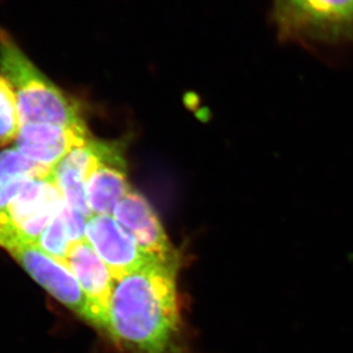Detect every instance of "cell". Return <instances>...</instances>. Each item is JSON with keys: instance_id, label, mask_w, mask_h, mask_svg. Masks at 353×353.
Listing matches in <instances>:
<instances>
[{"instance_id": "obj_1", "label": "cell", "mask_w": 353, "mask_h": 353, "mask_svg": "<svg viewBox=\"0 0 353 353\" xmlns=\"http://www.w3.org/2000/svg\"><path fill=\"white\" fill-rule=\"evenodd\" d=\"M181 259L154 260L116 281L108 314L111 340L128 353H188L177 276Z\"/></svg>"}, {"instance_id": "obj_2", "label": "cell", "mask_w": 353, "mask_h": 353, "mask_svg": "<svg viewBox=\"0 0 353 353\" xmlns=\"http://www.w3.org/2000/svg\"><path fill=\"white\" fill-rule=\"evenodd\" d=\"M0 72L17 95L21 126L85 123L78 104L36 67L3 29H0Z\"/></svg>"}, {"instance_id": "obj_3", "label": "cell", "mask_w": 353, "mask_h": 353, "mask_svg": "<svg viewBox=\"0 0 353 353\" xmlns=\"http://www.w3.org/2000/svg\"><path fill=\"white\" fill-rule=\"evenodd\" d=\"M274 19L283 39L353 41V0H274Z\"/></svg>"}, {"instance_id": "obj_4", "label": "cell", "mask_w": 353, "mask_h": 353, "mask_svg": "<svg viewBox=\"0 0 353 353\" xmlns=\"http://www.w3.org/2000/svg\"><path fill=\"white\" fill-rule=\"evenodd\" d=\"M63 205L53 172L45 179L30 181L0 210V246L13 240L36 243Z\"/></svg>"}, {"instance_id": "obj_5", "label": "cell", "mask_w": 353, "mask_h": 353, "mask_svg": "<svg viewBox=\"0 0 353 353\" xmlns=\"http://www.w3.org/2000/svg\"><path fill=\"white\" fill-rule=\"evenodd\" d=\"M93 158L87 170L85 189L93 215H112L132 187L127 176L125 144L119 141H93Z\"/></svg>"}, {"instance_id": "obj_6", "label": "cell", "mask_w": 353, "mask_h": 353, "mask_svg": "<svg viewBox=\"0 0 353 353\" xmlns=\"http://www.w3.org/2000/svg\"><path fill=\"white\" fill-rule=\"evenodd\" d=\"M0 248L6 250L52 296L85 319L86 300L83 290L65 265L47 255L36 243L13 240Z\"/></svg>"}, {"instance_id": "obj_7", "label": "cell", "mask_w": 353, "mask_h": 353, "mask_svg": "<svg viewBox=\"0 0 353 353\" xmlns=\"http://www.w3.org/2000/svg\"><path fill=\"white\" fill-rule=\"evenodd\" d=\"M77 279L86 300V316L93 326L107 330L108 314L114 281L111 272L86 239L71 246L62 262Z\"/></svg>"}, {"instance_id": "obj_8", "label": "cell", "mask_w": 353, "mask_h": 353, "mask_svg": "<svg viewBox=\"0 0 353 353\" xmlns=\"http://www.w3.org/2000/svg\"><path fill=\"white\" fill-rule=\"evenodd\" d=\"M85 239L107 265L114 281L158 260L144 253L112 215L90 217L85 229Z\"/></svg>"}, {"instance_id": "obj_9", "label": "cell", "mask_w": 353, "mask_h": 353, "mask_svg": "<svg viewBox=\"0 0 353 353\" xmlns=\"http://www.w3.org/2000/svg\"><path fill=\"white\" fill-rule=\"evenodd\" d=\"M90 140L86 123H26L21 126L15 148L34 163L53 170L68 154Z\"/></svg>"}, {"instance_id": "obj_10", "label": "cell", "mask_w": 353, "mask_h": 353, "mask_svg": "<svg viewBox=\"0 0 353 353\" xmlns=\"http://www.w3.org/2000/svg\"><path fill=\"white\" fill-rule=\"evenodd\" d=\"M112 216L133 236L144 253L158 260L181 259L150 203L133 188L120 200Z\"/></svg>"}, {"instance_id": "obj_11", "label": "cell", "mask_w": 353, "mask_h": 353, "mask_svg": "<svg viewBox=\"0 0 353 353\" xmlns=\"http://www.w3.org/2000/svg\"><path fill=\"white\" fill-rule=\"evenodd\" d=\"M93 141L92 139L83 147L71 151L53 170L54 180L60 189L64 203L87 219L93 216L87 203L85 189L87 170L93 158Z\"/></svg>"}, {"instance_id": "obj_12", "label": "cell", "mask_w": 353, "mask_h": 353, "mask_svg": "<svg viewBox=\"0 0 353 353\" xmlns=\"http://www.w3.org/2000/svg\"><path fill=\"white\" fill-rule=\"evenodd\" d=\"M87 217L64 203L60 212L40 234L36 245L47 255L63 262L71 246L85 239Z\"/></svg>"}, {"instance_id": "obj_13", "label": "cell", "mask_w": 353, "mask_h": 353, "mask_svg": "<svg viewBox=\"0 0 353 353\" xmlns=\"http://www.w3.org/2000/svg\"><path fill=\"white\" fill-rule=\"evenodd\" d=\"M20 128L17 95L10 81L0 74V148L17 141Z\"/></svg>"}, {"instance_id": "obj_14", "label": "cell", "mask_w": 353, "mask_h": 353, "mask_svg": "<svg viewBox=\"0 0 353 353\" xmlns=\"http://www.w3.org/2000/svg\"><path fill=\"white\" fill-rule=\"evenodd\" d=\"M32 180L7 176L0 173V210H3Z\"/></svg>"}]
</instances>
